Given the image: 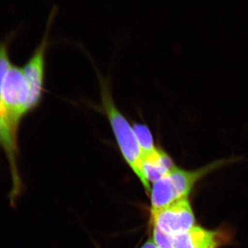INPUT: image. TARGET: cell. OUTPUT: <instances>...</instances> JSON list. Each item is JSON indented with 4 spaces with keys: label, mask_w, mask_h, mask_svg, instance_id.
<instances>
[{
    "label": "cell",
    "mask_w": 248,
    "mask_h": 248,
    "mask_svg": "<svg viewBox=\"0 0 248 248\" xmlns=\"http://www.w3.org/2000/svg\"><path fill=\"white\" fill-rule=\"evenodd\" d=\"M99 82L101 110L108 121L122 157L138 176L147 192H151V186L143 174V154L134 133L133 125L116 105L108 83L102 78H99Z\"/></svg>",
    "instance_id": "1"
},
{
    "label": "cell",
    "mask_w": 248,
    "mask_h": 248,
    "mask_svg": "<svg viewBox=\"0 0 248 248\" xmlns=\"http://www.w3.org/2000/svg\"><path fill=\"white\" fill-rule=\"evenodd\" d=\"M11 63L9 56V42L4 41L0 43V124L2 130V148L9 161L12 179L11 193L13 195L18 196L23 193L24 190V184L18 169V133L15 130L1 96L3 79Z\"/></svg>",
    "instance_id": "2"
},
{
    "label": "cell",
    "mask_w": 248,
    "mask_h": 248,
    "mask_svg": "<svg viewBox=\"0 0 248 248\" xmlns=\"http://www.w3.org/2000/svg\"><path fill=\"white\" fill-rule=\"evenodd\" d=\"M1 96L15 130L18 133L23 119L29 114L30 98L29 86L22 67L11 63L3 79Z\"/></svg>",
    "instance_id": "3"
},
{
    "label": "cell",
    "mask_w": 248,
    "mask_h": 248,
    "mask_svg": "<svg viewBox=\"0 0 248 248\" xmlns=\"http://www.w3.org/2000/svg\"><path fill=\"white\" fill-rule=\"evenodd\" d=\"M55 8L52 10L49 17L48 27L45 35L40 45L31 55L27 63L22 67L23 73L27 79L29 86L30 98H29V113L35 110L41 104L43 99L45 90L46 79V58L47 49L49 46L48 30L55 17Z\"/></svg>",
    "instance_id": "4"
},
{
    "label": "cell",
    "mask_w": 248,
    "mask_h": 248,
    "mask_svg": "<svg viewBox=\"0 0 248 248\" xmlns=\"http://www.w3.org/2000/svg\"><path fill=\"white\" fill-rule=\"evenodd\" d=\"M151 221L153 226L175 236L193 228L195 218L190 202L184 198L164 208L151 209Z\"/></svg>",
    "instance_id": "5"
},
{
    "label": "cell",
    "mask_w": 248,
    "mask_h": 248,
    "mask_svg": "<svg viewBox=\"0 0 248 248\" xmlns=\"http://www.w3.org/2000/svg\"><path fill=\"white\" fill-rule=\"evenodd\" d=\"M219 239L216 232L194 226L190 231L174 236V248H217Z\"/></svg>",
    "instance_id": "6"
},
{
    "label": "cell",
    "mask_w": 248,
    "mask_h": 248,
    "mask_svg": "<svg viewBox=\"0 0 248 248\" xmlns=\"http://www.w3.org/2000/svg\"><path fill=\"white\" fill-rule=\"evenodd\" d=\"M174 166L169 153L161 148L154 156L143 158V174L148 183H155L166 176Z\"/></svg>",
    "instance_id": "7"
},
{
    "label": "cell",
    "mask_w": 248,
    "mask_h": 248,
    "mask_svg": "<svg viewBox=\"0 0 248 248\" xmlns=\"http://www.w3.org/2000/svg\"><path fill=\"white\" fill-rule=\"evenodd\" d=\"M133 128L143 158L154 156L159 153L161 147L156 144L151 129L146 124L136 122L134 123Z\"/></svg>",
    "instance_id": "8"
},
{
    "label": "cell",
    "mask_w": 248,
    "mask_h": 248,
    "mask_svg": "<svg viewBox=\"0 0 248 248\" xmlns=\"http://www.w3.org/2000/svg\"><path fill=\"white\" fill-rule=\"evenodd\" d=\"M174 236L153 226V241L158 248H174Z\"/></svg>",
    "instance_id": "9"
},
{
    "label": "cell",
    "mask_w": 248,
    "mask_h": 248,
    "mask_svg": "<svg viewBox=\"0 0 248 248\" xmlns=\"http://www.w3.org/2000/svg\"><path fill=\"white\" fill-rule=\"evenodd\" d=\"M141 248H158L153 239H148Z\"/></svg>",
    "instance_id": "10"
},
{
    "label": "cell",
    "mask_w": 248,
    "mask_h": 248,
    "mask_svg": "<svg viewBox=\"0 0 248 248\" xmlns=\"http://www.w3.org/2000/svg\"><path fill=\"white\" fill-rule=\"evenodd\" d=\"M2 144H3L2 130H1V124H0V146L2 147Z\"/></svg>",
    "instance_id": "11"
}]
</instances>
